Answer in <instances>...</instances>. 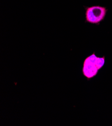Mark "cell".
Returning a JSON list of instances; mask_svg holds the SVG:
<instances>
[{"instance_id": "cell-1", "label": "cell", "mask_w": 112, "mask_h": 126, "mask_svg": "<svg viewBox=\"0 0 112 126\" xmlns=\"http://www.w3.org/2000/svg\"><path fill=\"white\" fill-rule=\"evenodd\" d=\"M105 64V57L97 56L94 52L84 60L82 72L87 80H90L95 77Z\"/></svg>"}, {"instance_id": "cell-2", "label": "cell", "mask_w": 112, "mask_h": 126, "mask_svg": "<svg viewBox=\"0 0 112 126\" xmlns=\"http://www.w3.org/2000/svg\"><path fill=\"white\" fill-rule=\"evenodd\" d=\"M85 22L96 25L104 20L107 12L105 7L99 5L85 7Z\"/></svg>"}]
</instances>
